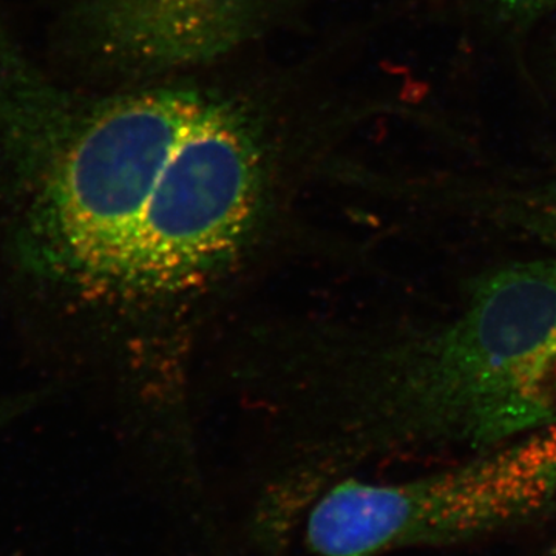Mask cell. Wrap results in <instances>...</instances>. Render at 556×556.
Instances as JSON below:
<instances>
[{
	"label": "cell",
	"mask_w": 556,
	"mask_h": 556,
	"mask_svg": "<svg viewBox=\"0 0 556 556\" xmlns=\"http://www.w3.org/2000/svg\"><path fill=\"white\" fill-rule=\"evenodd\" d=\"M247 0H112L110 35L142 56L208 50L229 36Z\"/></svg>",
	"instance_id": "cell-5"
},
{
	"label": "cell",
	"mask_w": 556,
	"mask_h": 556,
	"mask_svg": "<svg viewBox=\"0 0 556 556\" xmlns=\"http://www.w3.org/2000/svg\"><path fill=\"white\" fill-rule=\"evenodd\" d=\"M27 407V401L25 399H7V401H0V426L5 424L7 420L13 419L17 413Z\"/></svg>",
	"instance_id": "cell-8"
},
{
	"label": "cell",
	"mask_w": 556,
	"mask_h": 556,
	"mask_svg": "<svg viewBox=\"0 0 556 556\" xmlns=\"http://www.w3.org/2000/svg\"><path fill=\"white\" fill-rule=\"evenodd\" d=\"M555 68H556V49H555Z\"/></svg>",
	"instance_id": "cell-9"
},
{
	"label": "cell",
	"mask_w": 556,
	"mask_h": 556,
	"mask_svg": "<svg viewBox=\"0 0 556 556\" xmlns=\"http://www.w3.org/2000/svg\"><path fill=\"white\" fill-rule=\"evenodd\" d=\"M526 225L533 236L556 248V175L530 197Z\"/></svg>",
	"instance_id": "cell-6"
},
{
	"label": "cell",
	"mask_w": 556,
	"mask_h": 556,
	"mask_svg": "<svg viewBox=\"0 0 556 556\" xmlns=\"http://www.w3.org/2000/svg\"><path fill=\"white\" fill-rule=\"evenodd\" d=\"M203 102L190 91L159 90L94 113L40 177L20 230L25 266L60 287L105 291Z\"/></svg>",
	"instance_id": "cell-2"
},
{
	"label": "cell",
	"mask_w": 556,
	"mask_h": 556,
	"mask_svg": "<svg viewBox=\"0 0 556 556\" xmlns=\"http://www.w3.org/2000/svg\"><path fill=\"white\" fill-rule=\"evenodd\" d=\"M501 24L526 27L556 10V0H484Z\"/></svg>",
	"instance_id": "cell-7"
},
{
	"label": "cell",
	"mask_w": 556,
	"mask_h": 556,
	"mask_svg": "<svg viewBox=\"0 0 556 556\" xmlns=\"http://www.w3.org/2000/svg\"><path fill=\"white\" fill-rule=\"evenodd\" d=\"M262 189V149L247 116L204 100L105 291H166L204 276L248 236Z\"/></svg>",
	"instance_id": "cell-4"
},
{
	"label": "cell",
	"mask_w": 556,
	"mask_h": 556,
	"mask_svg": "<svg viewBox=\"0 0 556 556\" xmlns=\"http://www.w3.org/2000/svg\"><path fill=\"white\" fill-rule=\"evenodd\" d=\"M475 455L412 481L336 485L311 511L309 551L378 556L450 546L555 514L556 426Z\"/></svg>",
	"instance_id": "cell-3"
},
{
	"label": "cell",
	"mask_w": 556,
	"mask_h": 556,
	"mask_svg": "<svg viewBox=\"0 0 556 556\" xmlns=\"http://www.w3.org/2000/svg\"><path fill=\"white\" fill-rule=\"evenodd\" d=\"M387 404L399 433L470 453L556 426V260L482 277L396 358Z\"/></svg>",
	"instance_id": "cell-1"
}]
</instances>
